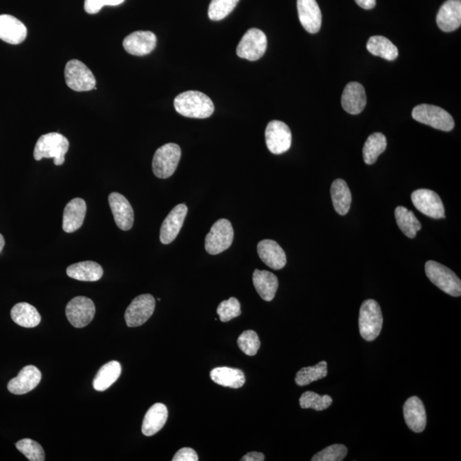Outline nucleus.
I'll return each instance as SVG.
<instances>
[{
	"label": "nucleus",
	"instance_id": "nucleus-1",
	"mask_svg": "<svg viewBox=\"0 0 461 461\" xmlns=\"http://www.w3.org/2000/svg\"><path fill=\"white\" fill-rule=\"evenodd\" d=\"M174 105L180 115L196 119H205L212 116L214 112L212 100L198 91L182 92L175 98Z\"/></svg>",
	"mask_w": 461,
	"mask_h": 461
},
{
	"label": "nucleus",
	"instance_id": "nucleus-2",
	"mask_svg": "<svg viewBox=\"0 0 461 461\" xmlns=\"http://www.w3.org/2000/svg\"><path fill=\"white\" fill-rule=\"evenodd\" d=\"M70 142L59 133L42 135L35 145L34 157L37 161L54 158V164L60 166L65 162V154L69 151Z\"/></svg>",
	"mask_w": 461,
	"mask_h": 461
},
{
	"label": "nucleus",
	"instance_id": "nucleus-3",
	"mask_svg": "<svg viewBox=\"0 0 461 461\" xmlns=\"http://www.w3.org/2000/svg\"><path fill=\"white\" fill-rule=\"evenodd\" d=\"M384 318L380 305L373 299L364 301L360 309V336L368 342L375 340L380 334Z\"/></svg>",
	"mask_w": 461,
	"mask_h": 461
},
{
	"label": "nucleus",
	"instance_id": "nucleus-4",
	"mask_svg": "<svg viewBox=\"0 0 461 461\" xmlns=\"http://www.w3.org/2000/svg\"><path fill=\"white\" fill-rule=\"evenodd\" d=\"M425 274L431 283L452 296H460L461 281L457 275L442 264L429 260L425 263Z\"/></svg>",
	"mask_w": 461,
	"mask_h": 461
},
{
	"label": "nucleus",
	"instance_id": "nucleus-5",
	"mask_svg": "<svg viewBox=\"0 0 461 461\" xmlns=\"http://www.w3.org/2000/svg\"><path fill=\"white\" fill-rule=\"evenodd\" d=\"M412 116L418 123L428 125L436 130L449 132L455 127V121L451 115L438 106L417 105L413 110Z\"/></svg>",
	"mask_w": 461,
	"mask_h": 461
},
{
	"label": "nucleus",
	"instance_id": "nucleus-6",
	"mask_svg": "<svg viewBox=\"0 0 461 461\" xmlns=\"http://www.w3.org/2000/svg\"><path fill=\"white\" fill-rule=\"evenodd\" d=\"M181 157L180 146L170 143L161 146L154 155L152 170L157 178H167L172 176L176 170Z\"/></svg>",
	"mask_w": 461,
	"mask_h": 461
},
{
	"label": "nucleus",
	"instance_id": "nucleus-7",
	"mask_svg": "<svg viewBox=\"0 0 461 461\" xmlns=\"http://www.w3.org/2000/svg\"><path fill=\"white\" fill-rule=\"evenodd\" d=\"M64 76L68 87L76 92L96 90V79L89 68L77 59L67 63Z\"/></svg>",
	"mask_w": 461,
	"mask_h": 461
},
{
	"label": "nucleus",
	"instance_id": "nucleus-8",
	"mask_svg": "<svg viewBox=\"0 0 461 461\" xmlns=\"http://www.w3.org/2000/svg\"><path fill=\"white\" fill-rule=\"evenodd\" d=\"M234 232L229 221L220 219L213 225L205 238V249L210 255H218L230 248Z\"/></svg>",
	"mask_w": 461,
	"mask_h": 461
},
{
	"label": "nucleus",
	"instance_id": "nucleus-9",
	"mask_svg": "<svg viewBox=\"0 0 461 461\" xmlns=\"http://www.w3.org/2000/svg\"><path fill=\"white\" fill-rule=\"evenodd\" d=\"M267 46L266 34L258 28H250L238 45L237 55L249 61H256L265 54Z\"/></svg>",
	"mask_w": 461,
	"mask_h": 461
},
{
	"label": "nucleus",
	"instance_id": "nucleus-10",
	"mask_svg": "<svg viewBox=\"0 0 461 461\" xmlns=\"http://www.w3.org/2000/svg\"><path fill=\"white\" fill-rule=\"evenodd\" d=\"M265 138L267 148L274 155H280L291 148V132L283 121H270L266 128Z\"/></svg>",
	"mask_w": 461,
	"mask_h": 461
},
{
	"label": "nucleus",
	"instance_id": "nucleus-11",
	"mask_svg": "<svg viewBox=\"0 0 461 461\" xmlns=\"http://www.w3.org/2000/svg\"><path fill=\"white\" fill-rule=\"evenodd\" d=\"M156 300L153 296L144 294L137 296L127 307L125 320L128 327H137L145 324L155 310Z\"/></svg>",
	"mask_w": 461,
	"mask_h": 461
},
{
	"label": "nucleus",
	"instance_id": "nucleus-12",
	"mask_svg": "<svg viewBox=\"0 0 461 461\" xmlns=\"http://www.w3.org/2000/svg\"><path fill=\"white\" fill-rule=\"evenodd\" d=\"M411 199L420 212L432 219L445 218V209L440 196L428 189H419L412 193Z\"/></svg>",
	"mask_w": 461,
	"mask_h": 461
},
{
	"label": "nucleus",
	"instance_id": "nucleus-13",
	"mask_svg": "<svg viewBox=\"0 0 461 461\" xmlns=\"http://www.w3.org/2000/svg\"><path fill=\"white\" fill-rule=\"evenodd\" d=\"M95 312L94 302L85 296H76L66 307L68 320L76 328L87 327L94 320Z\"/></svg>",
	"mask_w": 461,
	"mask_h": 461
},
{
	"label": "nucleus",
	"instance_id": "nucleus-14",
	"mask_svg": "<svg viewBox=\"0 0 461 461\" xmlns=\"http://www.w3.org/2000/svg\"><path fill=\"white\" fill-rule=\"evenodd\" d=\"M188 212L187 206L181 203L171 210L169 216L164 220L160 231V241L163 245H170L177 238L178 232L183 227L185 217Z\"/></svg>",
	"mask_w": 461,
	"mask_h": 461
},
{
	"label": "nucleus",
	"instance_id": "nucleus-15",
	"mask_svg": "<svg viewBox=\"0 0 461 461\" xmlns=\"http://www.w3.org/2000/svg\"><path fill=\"white\" fill-rule=\"evenodd\" d=\"M109 203L117 227L123 231L130 230L134 221V209L124 196L118 192L110 193Z\"/></svg>",
	"mask_w": 461,
	"mask_h": 461
},
{
	"label": "nucleus",
	"instance_id": "nucleus-16",
	"mask_svg": "<svg viewBox=\"0 0 461 461\" xmlns=\"http://www.w3.org/2000/svg\"><path fill=\"white\" fill-rule=\"evenodd\" d=\"M156 37L150 31H136L127 35L123 41L125 51L134 56H145L154 51Z\"/></svg>",
	"mask_w": 461,
	"mask_h": 461
},
{
	"label": "nucleus",
	"instance_id": "nucleus-17",
	"mask_svg": "<svg viewBox=\"0 0 461 461\" xmlns=\"http://www.w3.org/2000/svg\"><path fill=\"white\" fill-rule=\"evenodd\" d=\"M41 380V373L37 367L27 366L8 383V391L12 394L23 395L37 388Z\"/></svg>",
	"mask_w": 461,
	"mask_h": 461
},
{
	"label": "nucleus",
	"instance_id": "nucleus-18",
	"mask_svg": "<svg viewBox=\"0 0 461 461\" xmlns=\"http://www.w3.org/2000/svg\"><path fill=\"white\" fill-rule=\"evenodd\" d=\"M300 23L307 32L316 34L322 23V15L316 0H298Z\"/></svg>",
	"mask_w": 461,
	"mask_h": 461
},
{
	"label": "nucleus",
	"instance_id": "nucleus-19",
	"mask_svg": "<svg viewBox=\"0 0 461 461\" xmlns=\"http://www.w3.org/2000/svg\"><path fill=\"white\" fill-rule=\"evenodd\" d=\"M341 103L346 112L358 115L367 105L365 88L359 82H350L342 92Z\"/></svg>",
	"mask_w": 461,
	"mask_h": 461
},
{
	"label": "nucleus",
	"instance_id": "nucleus-20",
	"mask_svg": "<svg viewBox=\"0 0 461 461\" xmlns=\"http://www.w3.org/2000/svg\"><path fill=\"white\" fill-rule=\"evenodd\" d=\"M404 419L411 431L420 433L427 427V412L424 403L418 396L407 400L403 407Z\"/></svg>",
	"mask_w": 461,
	"mask_h": 461
},
{
	"label": "nucleus",
	"instance_id": "nucleus-21",
	"mask_svg": "<svg viewBox=\"0 0 461 461\" xmlns=\"http://www.w3.org/2000/svg\"><path fill=\"white\" fill-rule=\"evenodd\" d=\"M257 252L260 260L274 270H280L287 265V255L277 242L264 239L257 245Z\"/></svg>",
	"mask_w": 461,
	"mask_h": 461
},
{
	"label": "nucleus",
	"instance_id": "nucleus-22",
	"mask_svg": "<svg viewBox=\"0 0 461 461\" xmlns=\"http://www.w3.org/2000/svg\"><path fill=\"white\" fill-rule=\"evenodd\" d=\"M26 26L15 17L0 15V39L12 45H19L26 39Z\"/></svg>",
	"mask_w": 461,
	"mask_h": 461
},
{
	"label": "nucleus",
	"instance_id": "nucleus-23",
	"mask_svg": "<svg viewBox=\"0 0 461 461\" xmlns=\"http://www.w3.org/2000/svg\"><path fill=\"white\" fill-rule=\"evenodd\" d=\"M85 214H87V203L84 199L76 198L71 200L63 212V231L71 234L80 229L84 223Z\"/></svg>",
	"mask_w": 461,
	"mask_h": 461
},
{
	"label": "nucleus",
	"instance_id": "nucleus-24",
	"mask_svg": "<svg viewBox=\"0 0 461 461\" xmlns=\"http://www.w3.org/2000/svg\"><path fill=\"white\" fill-rule=\"evenodd\" d=\"M437 23L447 33L458 30L461 24L460 0H448L443 3L438 13Z\"/></svg>",
	"mask_w": 461,
	"mask_h": 461
},
{
	"label": "nucleus",
	"instance_id": "nucleus-25",
	"mask_svg": "<svg viewBox=\"0 0 461 461\" xmlns=\"http://www.w3.org/2000/svg\"><path fill=\"white\" fill-rule=\"evenodd\" d=\"M169 412L163 403H156L147 411L142 424V433L146 437H152L165 425Z\"/></svg>",
	"mask_w": 461,
	"mask_h": 461
},
{
	"label": "nucleus",
	"instance_id": "nucleus-26",
	"mask_svg": "<svg viewBox=\"0 0 461 461\" xmlns=\"http://www.w3.org/2000/svg\"><path fill=\"white\" fill-rule=\"evenodd\" d=\"M253 284L260 298L267 302H270L274 298L278 288L276 275L266 270L254 271Z\"/></svg>",
	"mask_w": 461,
	"mask_h": 461
},
{
	"label": "nucleus",
	"instance_id": "nucleus-27",
	"mask_svg": "<svg viewBox=\"0 0 461 461\" xmlns=\"http://www.w3.org/2000/svg\"><path fill=\"white\" fill-rule=\"evenodd\" d=\"M103 274V267L92 260L74 263L67 269L68 276L80 281H98L102 278Z\"/></svg>",
	"mask_w": 461,
	"mask_h": 461
},
{
	"label": "nucleus",
	"instance_id": "nucleus-28",
	"mask_svg": "<svg viewBox=\"0 0 461 461\" xmlns=\"http://www.w3.org/2000/svg\"><path fill=\"white\" fill-rule=\"evenodd\" d=\"M210 378L214 383L224 387L238 389L245 383V373L241 370L231 367H216L210 371Z\"/></svg>",
	"mask_w": 461,
	"mask_h": 461
},
{
	"label": "nucleus",
	"instance_id": "nucleus-29",
	"mask_svg": "<svg viewBox=\"0 0 461 461\" xmlns=\"http://www.w3.org/2000/svg\"><path fill=\"white\" fill-rule=\"evenodd\" d=\"M14 322L25 328L37 327L41 321V314L34 306L27 303H17L10 311Z\"/></svg>",
	"mask_w": 461,
	"mask_h": 461
},
{
	"label": "nucleus",
	"instance_id": "nucleus-30",
	"mask_svg": "<svg viewBox=\"0 0 461 461\" xmlns=\"http://www.w3.org/2000/svg\"><path fill=\"white\" fill-rule=\"evenodd\" d=\"M331 196L336 212L340 216H345L351 206L352 196L344 180L338 178L334 181L331 187Z\"/></svg>",
	"mask_w": 461,
	"mask_h": 461
},
{
	"label": "nucleus",
	"instance_id": "nucleus-31",
	"mask_svg": "<svg viewBox=\"0 0 461 461\" xmlns=\"http://www.w3.org/2000/svg\"><path fill=\"white\" fill-rule=\"evenodd\" d=\"M121 373V364L112 360L103 365L96 374L94 388L96 391H105L119 378Z\"/></svg>",
	"mask_w": 461,
	"mask_h": 461
},
{
	"label": "nucleus",
	"instance_id": "nucleus-32",
	"mask_svg": "<svg viewBox=\"0 0 461 461\" xmlns=\"http://www.w3.org/2000/svg\"><path fill=\"white\" fill-rule=\"evenodd\" d=\"M368 52L374 56L394 61L398 58V49L389 39L384 37H373L368 39L367 44Z\"/></svg>",
	"mask_w": 461,
	"mask_h": 461
},
{
	"label": "nucleus",
	"instance_id": "nucleus-33",
	"mask_svg": "<svg viewBox=\"0 0 461 461\" xmlns=\"http://www.w3.org/2000/svg\"><path fill=\"white\" fill-rule=\"evenodd\" d=\"M396 223L400 229L407 238H414L417 232L421 229L422 225L417 219L416 214L405 207L399 206L395 210Z\"/></svg>",
	"mask_w": 461,
	"mask_h": 461
},
{
	"label": "nucleus",
	"instance_id": "nucleus-34",
	"mask_svg": "<svg viewBox=\"0 0 461 461\" xmlns=\"http://www.w3.org/2000/svg\"><path fill=\"white\" fill-rule=\"evenodd\" d=\"M387 147V139L381 133H374L367 138L363 147V159L368 165L377 162L378 157L385 152Z\"/></svg>",
	"mask_w": 461,
	"mask_h": 461
},
{
	"label": "nucleus",
	"instance_id": "nucleus-35",
	"mask_svg": "<svg viewBox=\"0 0 461 461\" xmlns=\"http://www.w3.org/2000/svg\"><path fill=\"white\" fill-rule=\"evenodd\" d=\"M327 362L323 360L316 366L303 367L299 370L295 378L296 384L306 386L314 381L322 380L327 376Z\"/></svg>",
	"mask_w": 461,
	"mask_h": 461
},
{
	"label": "nucleus",
	"instance_id": "nucleus-36",
	"mask_svg": "<svg viewBox=\"0 0 461 461\" xmlns=\"http://www.w3.org/2000/svg\"><path fill=\"white\" fill-rule=\"evenodd\" d=\"M330 396H320L313 391H306L300 398V407L303 409H313L316 411H323L328 409L332 404Z\"/></svg>",
	"mask_w": 461,
	"mask_h": 461
},
{
	"label": "nucleus",
	"instance_id": "nucleus-37",
	"mask_svg": "<svg viewBox=\"0 0 461 461\" xmlns=\"http://www.w3.org/2000/svg\"><path fill=\"white\" fill-rule=\"evenodd\" d=\"M239 0H212L209 6L210 20L221 21L229 15L237 6Z\"/></svg>",
	"mask_w": 461,
	"mask_h": 461
},
{
	"label": "nucleus",
	"instance_id": "nucleus-38",
	"mask_svg": "<svg viewBox=\"0 0 461 461\" xmlns=\"http://www.w3.org/2000/svg\"><path fill=\"white\" fill-rule=\"evenodd\" d=\"M17 449L30 461H44L45 451L37 442L25 438L16 443Z\"/></svg>",
	"mask_w": 461,
	"mask_h": 461
},
{
	"label": "nucleus",
	"instance_id": "nucleus-39",
	"mask_svg": "<svg viewBox=\"0 0 461 461\" xmlns=\"http://www.w3.org/2000/svg\"><path fill=\"white\" fill-rule=\"evenodd\" d=\"M238 345L245 355L256 356L260 346L258 335L252 330L245 331L239 336Z\"/></svg>",
	"mask_w": 461,
	"mask_h": 461
},
{
	"label": "nucleus",
	"instance_id": "nucleus-40",
	"mask_svg": "<svg viewBox=\"0 0 461 461\" xmlns=\"http://www.w3.org/2000/svg\"><path fill=\"white\" fill-rule=\"evenodd\" d=\"M348 449L342 444H334L321 450L311 459L312 461H342L344 460Z\"/></svg>",
	"mask_w": 461,
	"mask_h": 461
},
{
	"label": "nucleus",
	"instance_id": "nucleus-41",
	"mask_svg": "<svg viewBox=\"0 0 461 461\" xmlns=\"http://www.w3.org/2000/svg\"><path fill=\"white\" fill-rule=\"evenodd\" d=\"M217 314L223 322H228V321L240 316V303L235 298H231L226 301L221 302L217 307Z\"/></svg>",
	"mask_w": 461,
	"mask_h": 461
},
{
	"label": "nucleus",
	"instance_id": "nucleus-42",
	"mask_svg": "<svg viewBox=\"0 0 461 461\" xmlns=\"http://www.w3.org/2000/svg\"><path fill=\"white\" fill-rule=\"evenodd\" d=\"M173 461H198V453L191 448H183L175 453Z\"/></svg>",
	"mask_w": 461,
	"mask_h": 461
},
{
	"label": "nucleus",
	"instance_id": "nucleus-43",
	"mask_svg": "<svg viewBox=\"0 0 461 461\" xmlns=\"http://www.w3.org/2000/svg\"><path fill=\"white\" fill-rule=\"evenodd\" d=\"M106 6V0H85L84 8L88 14H96Z\"/></svg>",
	"mask_w": 461,
	"mask_h": 461
},
{
	"label": "nucleus",
	"instance_id": "nucleus-44",
	"mask_svg": "<svg viewBox=\"0 0 461 461\" xmlns=\"http://www.w3.org/2000/svg\"><path fill=\"white\" fill-rule=\"evenodd\" d=\"M242 461H263L265 460V455L260 452H250L245 455L241 459Z\"/></svg>",
	"mask_w": 461,
	"mask_h": 461
},
{
	"label": "nucleus",
	"instance_id": "nucleus-45",
	"mask_svg": "<svg viewBox=\"0 0 461 461\" xmlns=\"http://www.w3.org/2000/svg\"><path fill=\"white\" fill-rule=\"evenodd\" d=\"M355 1L364 10L373 9L376 6V0H355Z\"/></svg>",
	"mask_w": 461,
	"mask_h": 461
},
{
	"label": "nucleus",
	"instance_id": "nucleus-46",
	"mask_svg": "<svg viewBox=\"0 0 461 461\" xmlns=\"http://www.w3.org/2000/svg\"><path fill=\"white\" fill-rule=\"evenodd\" d=\"M125 0H106V6H116L123 3Z\"/></svg>",
	"mask_w": 461,
	"mask_h": 461
},
{
	"label": "nucleus",
	"instance_id": "nucleus-47",
	"mask_svg": "<svg viewBox=\"0 0 461 461\" xmlns=\"http://www.w3.org/2000/svg\"><path fill=\"white\" fill-rule=\"evenodd\" d=\"M5 238H3V235L0 234V253L2 252L3 247H5Z\"/></svg>",
	"mask_w": 461,
	"mask_h": 461
}]
</instances>
